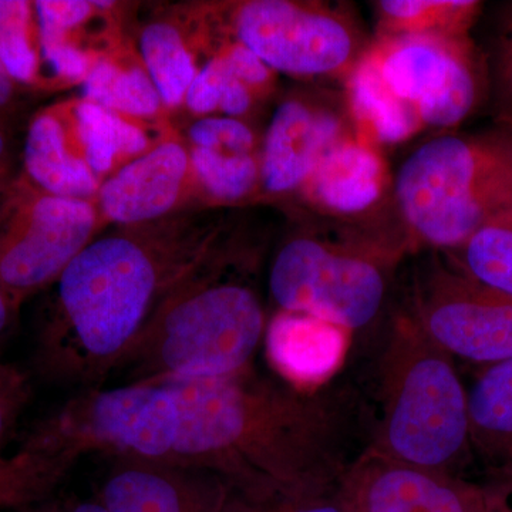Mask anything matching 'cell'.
<instances>
[{
  "label": "cell",
  "instance_id": "obj_24",
  "mask_svg": "<svg viewBox=\"0 0 512 512\" xmlns=\"http://www.w3.org/2000/svg\"><path fill=\"white\" fill-rule=\"evenodd\" d=\"M483 2L476 0H380L377 40L400 36H470Z\"/></svg>",
  "mask_w": 512,
  "mask_h": 512
},
{
  "label": "cell",
  "instance_id": "obj_8",
  "mask_svg": "<svg viewBox=\"0 0 512 512\" xmlns=\"http://www.w3.org/2000/svg\"><path fill=\"white\" fill-rule=\"evenodd\" d=\"M107 225L96 201L50 194L20 173L0 194V288L20 309Z\"/></svg>",
  "mask_w": 512,
  "mask_h": 512
},
{
  "label": "cell",
  "instance_id": "obj_3",
  "mask_svg": "<svg viewBox=\"0 0 512 512\" xmlns=\"http://www.w3.org/2000/svg\"><path fill=\"white\" fill-rule=\"evenodd\" d=\"M239 222L158 305L113 373L123 384L218 379L252 366L269 319L256 285L264 242Z\"/></svg>",
  "mask_w": 512,
  "mask_h": 512
},
{
  "label": "cell",
  "instance_id": "obj_26",
  "mask_svg": "<svg viewBox=\"0 0 512 512\" xmlns=\"http://www.w3.org/2000/svg\"><path fill=\"white\" fill-rule=\"evenodd\" d=\"M447 258L478 284L512 298V210L497 215Z\"/></svg>",
  "mask_w": 512,
  "mask_h": 512
},
{
  "label": "cell",
  "instance_id": "obj_1",
  "mask_svg": "<svg viewBox=\"0 0 512 512\" xmlns=\"http://www.w3.org/2000/svg\"><path fill=\"white\" fill-rule=\"evenodd\" d=\"M239 210L190 208L97 235L49 288L37 373L56 384L100 387L168 292L235 228Z\"/></svg>",
  "mask_w": 512,
  "mask_h": 512
},
{
  "label": "cell",
  "instance_id": "obj_21",
  "mask_svg": "<svg viewBox=\"0 0 512 512\" xmlns=\"http://www.w3.org/2000/svg\"><path fill=\"white\" fill-rule=\"evenodd\" d=\"M82 99L138 119H163V100L131 42L100 57L82 83Z\"/></svg>",
  "mask_w": 512,
  "mask_h": 512
},
{
  "label": "cell",
  "instance_id": "obj_25",
  "mask_svg": "<svg viewBox=\"0 0 512 512\" xmlns=\"http://www.w3.org/2000/svg\"><path fill=\"white\" fill-rule=\"evenodd\" d=\"M195 178L207 207L244 208L261 194V151L239 153L222 147H190Z\"/></svg>",
  "mask_w": 512,
  "mask_h": 512
},
{
  "label": "cell",
  "instance_id": "obj_34",
  "mask_svg": "<svg viewBox=\"0 0 512 512\" xmlns=\"http://www.w3.org/2000/svg\"><path fill=\"white\" fill-rule=\"evenodd\" d=\"M20 84L13 80L8 70L0 62V124L2 120L12 111L18 97Z\"/></svg>",
  "mask_w": 512,
  "mask_h": 512
},
{
  "label": "cell",
  "instance_id": "obj_36",
  "mask_svg": "<svg viewBox=\"0 0 512 512\" xmlns=\"http://www.w3.org/2000/svg\"><path fill=\"white\" fill-rule=\"evenodd\" d=\"M19 308L13 305L9 296L0 288V345L9 338L18 319Z\"/></svg>",
  "mask_w": 512,
  "mask_h": 512
},
{
  "label": "cell",
  "instance_id": "obj_9",
  "mask_svg": "<svg viewBox=\"0 0 512 512\" xmlns=\"http://www.w3.org/2000/svg\"><path fill=\"white\" fill-rule=\"evenodd\" d=\"M370 53L423 128L448 133L487 106V59L470 36L392 37L376 40Z\"/></svg>",
  "mask_w": 512,
  "mask_h": 512
},
{
  "label": "cell",
  "instance_id": "obj_37",
  "mask_svg": "<svg viewBox=\"0 0 512 512\" xmlns=\"http://www.w3.org/2000/svg\"><path fill=\"white\" fill-rule=\"evenodd\" d=\"M490 491L494 498L493 512H512V493L504 494Z\"/></svg>",
  "mask_w": 512,
  "mask_h": 512
},
{
  "label": "cell",
  "instance_id": "obj_18",
  "mask_svg": "<svg viewBox=\"0 0 512 512\" xmlns=\"http://www.w3.org/2000/svg\"><path fill=\"white\" fill-rule=\"evenodd\" d=\"M468 394V419L474 460L483 466L487 485L512 493V359L483 367Z\"/></svg>",
  "mask_w": 512,
  "mask_h": 512
},
{
  "label": "cell",
  "instance_id": "obj_23",
  "mask_svg": "<svg viewBox=\"0 0 512 512\" xmlns=\"http://www.w3.org/2000/svg\"><path fill=\"white\" fill-rule=\"evenodd\" d=\"M76 466L30 431L28 439L10 456L0 454V511H13L55 495Z\"/></svg>",
  "mask_w": 512,
  "mask_h": 512
},
{
  "label": "cell",
  "instance_id": "obj_31",
  "mask_svg": "<svg viewBox=\"0 0 512 512\" xmlns=\"http://www.w3.org/2000/svg\"><path fill=\"white\" fill-rule=\"evenodd\" d=\"M187 146L222 147L239 153H259L252 128L239 119L225 116L200 117L188 127Z\"/></svg>",
  "mask_w": 512,
  "mask_h": 512
},
{
  "label": "cell",
  "instance_id": "obj_29",
  "mask_svg": "<svg viewBox=\"0 0 512 512\" xmlns=\"http://www.w3.org/2000/svg\"><path fill=\"white\" fill-rule=\"evenodd\" d=\"M225 512H353L342 485L326 494L271 490L242 493L228 487Z\"/></svg>",
  "mask_w": 512,
  "mask_h": 512
},
{
  "label": "cell",
  "instance_id": "obj_10",
  "mask_svg": "<svg viewBox=\"0 0 512 512\" xmlns=\"http://www.w3.org/2000/svg\"><path fill=\"white\" fill-rule=\"evenodd\" d=\"M403 311L453 359L483 367L512 359V298L463 274L444 252L414 266Z\"/></svg>",
  "mask_w": 512,
  "mask_h": 512
},
{
  "label": "cell",
  "instance_id": "obj_35",
  "mask_svg": "<svg viewBox=\"0 0 512 512\" xmlns=\"http://www.w3.org/2000/svg\"><path fill=\"white\" fill-rule=\"evenodd\" d=\"M16 177L18 175L15 174L9 140L5 131H3L2 124H0V194L6 191V188L12 184Z\"/></svg>",
  "mask_w": 512,
  "mask_h": 512
},
{
  "label": "cell",
  "instance_id": "obj_20",
  "mask_svg": "<svg viewBox=\"0 0 512 512\" xmlns=\"http://www.w3.org/2000/svg\"><path fill=\"white\" fill-rule=\"evenodd\" d=\"M345 92L356 133L376 147L396 146L423 130L416 111L384 83L370 49L345 80Z\"/></svg>",
  "mask_w": 512,
  "mask_h": 512
},
{
  "label": "cell",
  "instance_id": "obj_5",
  "mask_svg": "<svg viewBox=\"0 0 512 512\" xmlns=\"http://www.w3.org/2000/svg\"><path fill=\"white\" fill-rule=\"evenodd\" d=\"M392 201L413 254L457 249L512 210V128L430 138L400 165Z\"/></svg>",
  "mask_w": 512,
  "mask_h": 512
},
{
  "label": "cell",
  "instance_id": "obj_17",
  "mask_svg": "<svg viewBox=\"0 0 512 512\" xmlns=\"http://www.w3.org/2000/svg\"><path fill=\"white\" fill-rule=\"evenodd\" d=\"M350 332L302 313L275 312L266 325V356L284 382L319 389L342 363Z\"/></svg>",
  "mask_w": 512,
  "mask_h": 512
},
{
  "label": "cell",
  "instance_id": "obj_7",
  "mask_svg": "<svg viewBox=\"0 0 512 512\" xmlns=\"http://www.w3.org/2000/svg\"><path fill=\"white\" fill-rule=\"evenodd\" d=\"M211 40H237L275 73L345 82L369 52L365 30L342 6L301 0H242L194 6Z\"/></svg>",
  "mask_w": 512,
  "mask_h": 512
},
{
  "label": "cell",
  "instance_id": "obj_11",
  "mask_svg": "<svg viewBox=\"0 0 512 512\" xmlns=\"http://www.w3.org/2000/svg\"><path fill=\"white\" fill-rule=\"evenodd\" d=\"M342 487L353 512H493L487 485L397 463L370 448L350 466Z\"/></svg>",
  "mask_w": 512,
  "mask_h": 512
},
{
  "label": "cell",
  "instance_id": "obj_19",
  "mask_svg": "<svg viewBox=\"0 0 512 512\" xmlns=\"http://www.w3.org/2000/svg\"><path fill=\"white\" fill-rule=\"evenodd\" d=\"M22 173L42 190L74 200L96 201L101 187L57 103L37 111L30 120Z\"/></svg>",
  "mask_w": 512,
  "mask_h": 512
},
{
  "label": "cell",
  "instance_id": "obj_6",
  "mask_svg": "<svg viewBox=\"0 0 512 512\" xmlns=\"http://www.w3.org/2000/svg\"><path fill=\"white\" fill-rule=\"evenodd\" d=\"M382 419L370 450L407 466L463 477L474 461L467 389L454 359L406 312L393 316L380 359Z\"/></svg>",
  "mask_w": 512,
  "mask_h": 512
},
{
  "label": "cell",
  "instance_id": "obj_4",
  "mask_svg": "<svg viewBox=\"0 0 512 512\" xmlns=\"http://www.w3.org/2000/svg\"><path fill=\"white\" fill-rule=\"evenodd\" d=\"M301 211L269 265L275 312L313 316L350 333L366 328L386 305L394 269L413 254L402 229Z\"/></svg>",
  "mask_w": 512,
  "mask_h": 512
},
{
  "label": "cell",
  "instance_id": "obj_32",
  "mask_svg": "<svg viewBox=\"0 0 512 512\" xmlns=\"http://www.w3.org/2000/svg\"><path fill=\"white\" fill-rule=\"evenodd\" d=\"M29 399L28 377L16 367L0 362V450L15 434Z\"/></svg>",
  "mask_w": 512,
  "mask_h": 512
},
{
  "label": "cell",
  "instance_id": "obj_12",
  "mask_svg": "<svg viewBox=\"0 0 512 512\" xmlns=\"http://www.w3.org/2000/svg\"><path fill=\"white\" fill-rule=\"evenodd\" d=\"M97 207L107 224L137 225L207 207L190 150L175 133L101 184Z\"/></svg>",
  "mask_w": 512,
  "mask_h": 512
},
{
  "label": "cell",
  "instance_id": "obj_27",
  "mask_svg": "<svg viewBox=\"0 0 512 512\" xmlns=\"http://www.w3.org/2000/svg\"><path fill=\"white\" fill-rule=\"evenodd\" d=\"M256 100H259L256 94L242 82L227 56L217 47L201 64L184 106L198 119L217 113L239 119L249 113Z\"/></svg>",
  "mask_w": 512,
  "mask_h": 512
},
{
  "label": "cell",
  "instance_id": "obj_22",
  "mask_svg": "<svg viewBox=\"0 0 512 512\" xmlns=\"http://www.w3.org/2000/svg\"><path fill=\"white\" fill-rule=\"evenodd\" d=\"M138 53L165 109L175 110L184 106L201 63L180 8L171 18L154 19L144 26Z\"/></svg>",
  "mask_w": 512,
  "mask_h": 512
},
{
  "label": "cell",
  "instance_id": "obj_2",
  "mask_svg": "<svg viewBox=\"0 0 512 512\" xmlns=\"http://www.w3.org/2000/svg\"><path fill=\"white\" fill-rule=\"evenodd\" d=\"M173 394L170 464L208 468L242 493L338 490L349 461L338 400L259 376L168 380Z\"/></svg>",
  "mask_w": 512,
  "mask_h": 512
},
{
  "label": "cell",
  "instance_id": "obj_15",
  "mask_svg": "<svg viewBox=\"0 0 512 512\" xmlns=\"http://www.w3.org/2000/svg\"><path fill=\"white\" fill-rule=\"evenodd\" d=\"M392 192L393 178L379 147L353 130L320 158L298 197L302 210L318 217L372 222Z\"/></svg>",
  "mask_w": 512,
  "mask_h": 512
},
{
  "label": "cell",
  "instance_id": "obj_28",
  "mask_svg": "<svg viewBox=\"0 0 512 512\" xmlns=\"http://www.w3.org/2000/svg\"><path fill=\"white\" fill-rule=\"evenodd\" d=\"M0 62L20 86L42 87L35 2L0 0Z\"/></svg>",
  "mask_w": 512,
  "mask_h": 512
},
{
  "label": "cell",
  "instance_id": "obj_30",
  "mask_svg": "<svg viewBox=\"0 0 512 512\" xmlns=\"http://www.w3.org/2000/svg\"><path fill=\"white\" fill-rule=\"evenodd\" d=\"M487 59L488 101L495 124L512 127V3L505 5Z\"/></svg>",
  "mask_w": 512,
  "mask_h": 512
},
{
  "label": "cell",
  "instance_id": "obj_33",
  "mask_svg": "<svg viewBox=\"0 0 512 512\" xmlns=\"http://www.w3.org/2000/svg\"><path fill=\"white\" fill-rule=\"evenodd\" d=\"M9 512H107L106 508L94 500H82L79 497H53L40 503L28 505Z\"/></svg>",
  "mask_w": 512,
  "mask_h": 512
},
{
  "label": "cell",
  "instance_id": "obj_13",
  "mask_svg": "<svg viewBox=\"0 0 512 512\" xmlns=\"http://www.w3.org/2000/svg\"><path fill=\"white\" fill-rule=\"evenodd\" d=\"M350 131L335 107L312 97H289L279 104L261 147L262 200L299 194L320 158Z\"/></svg>",
  "mask_w": 512,
  "mask_h": 512
},
{
  "label": "cell",
  "instance_id": "obj_14",
  "mask_svg": "<svg viewBox=\"0 0 512 512\" xmlns=\"http://www.w3.org/2000/svg\"><path fill=\"white\" fill-rule=\"evenodd\" d=\"M96 500L107 512H225L228 484L204 467L113 458Z\"/></svg>",
  "mask_w": 512,
  "mask_h": 512
},
{
  "label": "cell",
  "instance_id": "obj_38",
  "mask_svg": "<svg viewBox=\"0 0 512 512\" xmlns=\"http://www.w3.org/2000/svg\"><path fill=\"white\" fill-rule=\"evenodd\" d=\"M508 127H510V126H508ZM511 128H512V127H511Z\"/></svg>",
  "mask_w": 512,
  "mask_h": 512
},
{
  "label": "cell",
  "instance_id": "obj_16",
  "mask_svg": "<svg viewBox=\"0 0 512 512\" xmlns=\"http://www.w3.org/2000/svg\"><path fill=\"white\" fill-rule=\"evenodd\" d=\"M59 106L84 161L101 184L174 131L164 117L138 119L82 97L60 101Z\"/></svg>",
  "mask_w": 512,
  "mask_h": 512
}]
</instances>
